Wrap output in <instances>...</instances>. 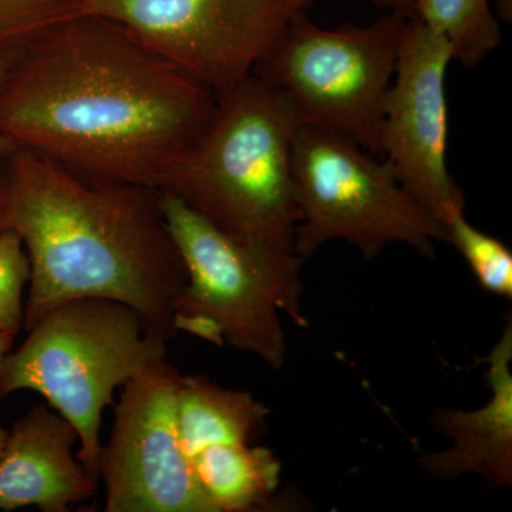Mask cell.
Listing matches in <instances>:
<instances>
[{
	"instance_id": "1",
	"label": "cell",
	"mask_w": 512,
	"mask_h": 512,
	"mask_svg": "<svg viewBox=\"0 0 512 512\" xmlns=\"http://www.w3.org/2000/svg\"><path fill=\"white\" fill-rule=\"evenodd\" d=\"M215 104L120 23L80 13L20 47L0 87V133L90 180L160 190Z\"/></svg>"
},
{
	"instance_id": "2",
	"label": "cell",
	"mask_w": 512,
	"mask_h": 512,
	"mask_svg": "<svg viewBox=\"0 0 512 512\" xmlns=\"http://www.w3.org/2000/svg\"><path fill=\"white\" fill-rule=\"evenodd\" d=\"M30 262L23 329L60 303L107 298L136 309L173 339L174 299L187 269L165 225L160 191L104 183L23 147L0 160V231Z\"/></svg>"
},
{
	"instance_id": "3",
	"label": "cell",
	"mask_w": 512,
	"mask_h": 512,
	"mask_svg": "<svg viewBox=\"0 0 512 512\" xmlns=\"http://www.w3.org/2000/svg\"><path fill=\"white\" fill-rule=\"evenodd\" d=\"M215 94L210 123L158 191L229 237L295 254L299 211L292 144L298 123L285 101L254 74Z\"/></svg>"
},
{
	"instance_id": "4",
	"label": "cell",
	"mask_w": 512,
	"mask_h": 512,
	"mask_svg": "<svg viewBox=\"0 0 512 512\" xmlns=\"http://www.w3.org/2000/svg\"><path fill=\"white\" fill-rule=\"evenodd\" d=\"M0 366V399L30 390L73 424L76 456L100 481V430L114 393L148 366L167 357V342L136 309L107 298L60 303L28 330Z\"/></svg>"
},
{
	"instance_id": "5",
	"label": "cell",
	"mask_w": 512,
	"mask_h": 512,
	"mask_svg": "<svg viewBox=\"0 0 512 512\" xmlns=\"http://www.w3.org/2000/svg\"><path fill=\"white\" fill-rule=\"evenodd\" d=\"M165 225L187 269L174 299V328L195 338L258 356L275 370L285 363L281 313L299 328L302 259L229 237L173 195L160 191Z\"/></svg>"
},
{
	"instance_id": "6",
	"label": "cell",
	"mask_w": 512,
	"mask_h": 512,
	"mask_svg": "<svg viewBox=\"0 0 512 512\" xmlns=\"http://www.w3.org/2000/svg\"><path fill=\"white\" fill-rule=\"evenodd\" d=\"M410 16L387 12L367 25L322 28L298 13L256 63L259 77L298 126L319 128L380 156V130L403 30Z\"/></svg>"
},
{
	"instance_id": "7",
	"label": "cell",
	"mask_w": 512,
	"mask_h": 512,
	"mask_svg": "<svg viewBox=\"0 0 512 512\" xmlns=\"http://www.w3.org/2000/svg\"><path fill=\"white\" fill-rule=\"evenodd\" d=\"M292 177L299 221L295 254L305 259L330 241H345L373 258L404 244L431 258L446 227L404 190L386 161L348 138L298 126Z\"/></svg>"
},
{
	"instance_id": "8",
	"label": "cell",
	"mask_w": 512,
	"mask_h": 512,
	"mask_svg": "<svg viewBox=\"0 0 512 512\" xmlns=\"http://www.w3.org/2000/svg\"><path fill=\"white\" fill-rule=\"evenodd\" d=\"M312 0H86L214 93L254 72L269 46Z\"/></svg>"
},
{
	"instance_id": "9",
	"label": "cell",
	"mask_w": 512,
	"mask_h": 512,
	"mask_svg": "<svg viewBox=\"0 0 512 512\" xmlns=\"http://www.w3.org/2000/svg\"><path fill=\"white\" fill-rule=\"evenodd\" d=\"M180 379L164 357L121 387L101 453L107 512H215L178 433Z\"/></svg>"
},
{
	"instance_id": "10",
	"label": "cell",
	"mask_w": 512,
	"mask_h": 512,
	"mask_svg": "<svg viewBox=\"0 0 512 512\" xmlns=\"http://www.w3.org/2000/svg\"><path fill=\"white\" fill-rule=\"evenodd\" d=\"M446 40L410 16L383 104L380 156L404 190L446 225L466 208L447 167Z\"/></svg>"
},
{
	"instance_id": "11",
	"label": "cell",
	"mask_w": 512,
	"mask_h": 512,
	"mask_svg": "<svg viewBox=\"0 0 512 512\" xmlns=\"http://www.w3.org/2000/svg\"><path fill=\"white\" fill-rule=\"evenodd\" d=\"M77 441L73 424L46 404L19 417L0 451V511L69 512L96 495L99 481L73 454Z\"/></svg>"
},
{
	"instance_id": "12",
	"label": "cell",
	"mask_w": 512,
	"mask_h": 512,
	"mask_svg": "<svg viewBox=\"0 0 512 512\" xmlns=\"http://www.w3.org/2000/svg\"><path fill=\"white\" fill-rule=\"evenodd\" d=\"M485 375L491 397L476 410L439 407L430 416L437 433L453 441L444 451L424 454L417 460L429 476L437 480L474 474L490 487L512 485V322L487 356Z\"/></svg>"
},
{
	"instance_id": "13",
	"label": "cell",
	"mask_w": 512,
	"mask_h": 512,
	"mask_svg": "<svg viewBox=\"0 0 512 512\" xmlns=\"http://www.w3.org/2000/svg\"><path fill=\"white\" fill-rule=\"evenodd\" d=\"M271 410L249 392L227 389L201 376L181 375L177 423L191 458L218 444L252 443L266 430Z\"/></svg>"
},
{
	"instance_id": "14",
	"label": "cell",
	"mask_w": 512,
	"mask_h": 512,
	"mask_svg": "<svg viewBox=\"0 0 512 512\" xmlns=\"http://www.w3.org/2000/svg\"><path fill=\"white\" fill-rule=\"evenodd\" d=\"M198 484L215 512L269 511L276 498L282 464L271 448L252 443L218 444L191 458Z\"/></svg>"
},
{
	"instance_id": "15",
	"label": "cell",
	"mask_w": 512,
	"mask_h": 512,
	"mask_svg": "<svg viewBox=\"0 0 512 512\" xmlns=\"http://www.w3.org/2000/svg\"><path fill=\"white\" fill-rule=\"evenodd\" d=\"M412 16L448 43L453 62L473 69L501 42V28L490 0H412Z\"/></svg>"
},
{
	"instance_id": "16",
	"label": "cell",
	"mask_w": 512,
	"mask_h": 512,
	"mask_svg": "<svg viewBox=\"0 0 512 512\" xmlns=\"http://www.w3.org/2000/svg\"><path fill=\"white\" fill-rule=\"evenodd\" d=\"M447 244L466 259L474 278L485 292L512 299V252L501 239L471 225L466 214L446 222Z\"/></svg>"
},
{
	"instance_id": "17",
	"label": "cell",
	"mask_w": 512,
	"mask_h": 512,
	"mask_svg": "<svg viewBox=\"0 0 512 512\" xmlns=\"http://www.w3.org/2000/svg\"><path fill=\"white\" fill-rule=\"evenodd\" d=\"M86 0H0V47L23 45L37 33L83 13Z\"/></svg>"
},
{
	"instance_id": "18",
	"label": "cell",
	"mask_w": 512,
	"mask_h": 512,
	"mask_svg": "<svg viewBox=\"0 0 512 512\" xmlns=\"http://www.w3.org/2000/svg\"><path fill=\"white\" fill-rule=\"evenodd\" d=\"M30 281V262L16 232L0 231V332L18 335L25 316V288Z\"/></svg>"
},
{
	"instance_id": "19",
	"label": "cell",
	"mask_w": 512,
	"mask_h": 512,
	"mask_svg": "<svg viewBox=\"0 0 512 512\" xmlns=\"http://www.w3.org/2000/svg\"><path fill=\"white\" fill-rule=\"evenodd\" d=\"M20 47H22V45L0 47V87H2L3 80H5L10 66H12L16 57H18ZM13 147H16L15 144L10 143L8 138L0 133V160H2Z\"/></svg>"
},
{
	"instance_id": "20",
	"label": "cell",
	"mask_w": 512,
	"mask_h": 512,
	"mask_svg": "<svg viewBox=\"0 0 512 512\" xmlns=\"http://www.w3.org/2000/svg\"><path fill=\"white\" fill-rule=\"evenodd\" d=\"M377 8L386 10V12H400L404 15L412 16V0H370Z\"/></svg>"
},
{
	"instance_id": "21",
	"label": "cell",
	"mask_w": 512,
	"mask_h": 512,
	"mask_svg": "<svg viewBox=\"0 0 512 512\" xmlns=\"http://www.w3.org/2000/svg\"><path fill=\"white\" fill-rule=\"evenodd\" d=\"M15 336L16 335H12V333L0 332V366H2L5 356L12 350Z\"/></svg>"
},
{
	"instance_id": "22",
	"label": "cell",
	"mask_w": 512,
	"mask_h": 512,
	"mask_svg": "<svg viewBox=\"0 0 512 512\" xmlns=\"http://www.w3.org/2000/svg\"><path fill=\"white\" fill-rule=\"evenodd\" d=\"M511 0H495V16H500L501 19L511 20L512 5Z\"/></svg>"
},
{
	"instance_id": "23",
	"label": "cell",
	"mask_w": 512,
	"mask_h": 512,
	"mask_svg": "<svg viewBox=\"0 0 512 512\" xmlns=\"http://www.w3.org/2000/svg\"><path fill=\"white\" fill-rule=\"evenodd\" d=\"M6 437H8V430L3 429L2 426H0V451H2L3 444H5Z\"/></svg>"
}]
</instances>
